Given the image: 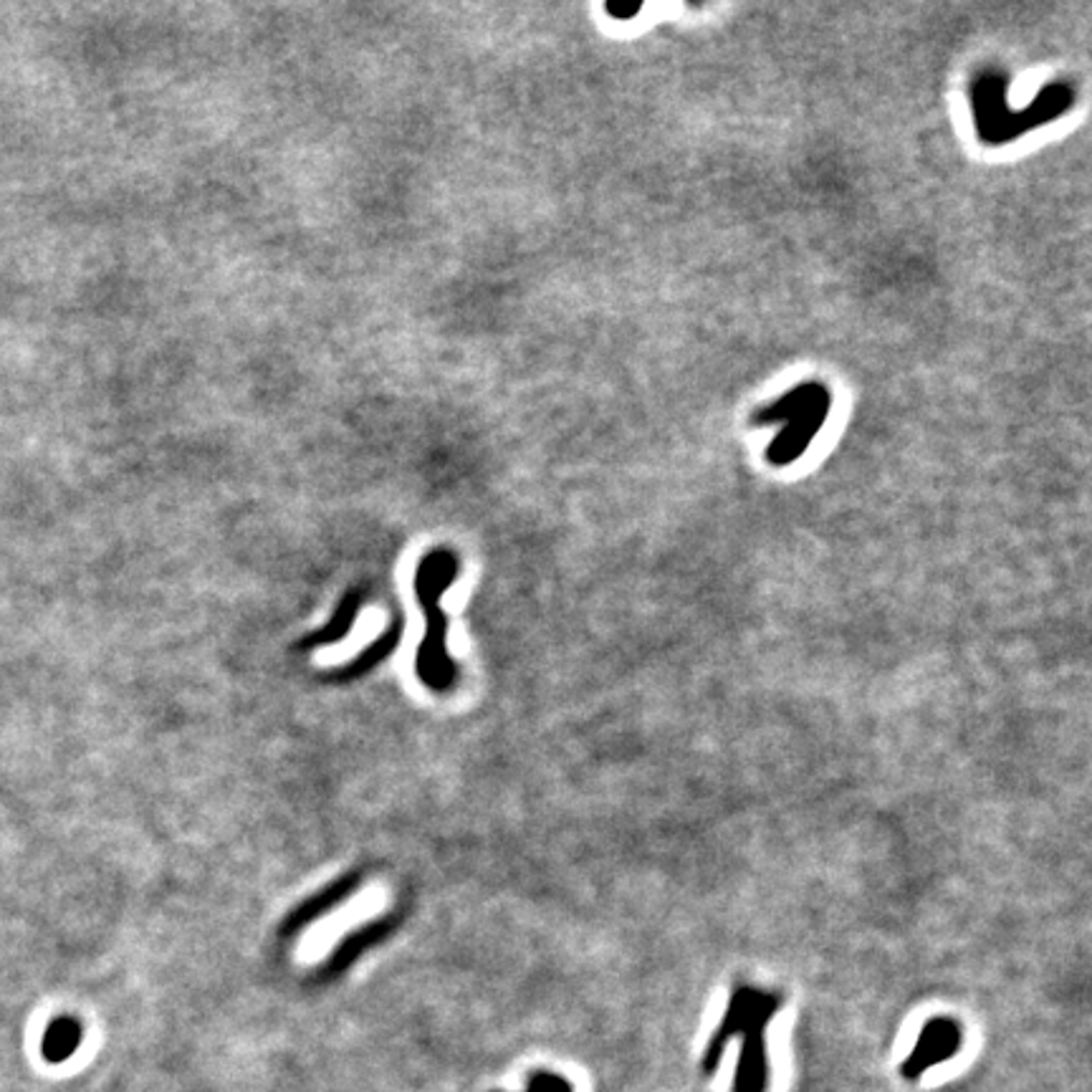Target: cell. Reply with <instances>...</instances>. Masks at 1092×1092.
Returning <instances> with one entry per match:
<instances>
[{
  "instance_id": "8",
  "label": "cell",
  "mask_w": 1092,
  "mask_h": 1092,
  "mask_svg": "<svg viewBox=\"0 0 1092 1092\" xmlns=\"http://www.w3.org/2000/svg\"><path fill=\"white\" fill-rule=\"evenodd\" d=\"M398 641H400V622L394 620L390 628H387L383 635H379L377 641L370 645V648H364L355 660H349L347 665H342V671L336 673L334 678L336 680H351V678H357V675L368 673L370 667H375L379 660H385L394 648H398Z\"/></svg>"
},
{
  "instance_id": "5",
  "label": "cell",
  "mask_w": 1092,
  "mask_h": 1092,
  "mask_svg": "<svg viewBox=\"0 0 1092 1092\" xmlns=\"http://www.w3.org/2000/svg\"><path fill=\"white\" fill-rule=\"evenodd\" d=\"M392 925H394V916L379 918V921L359 925L357 931H351L349 936L334 948L332 959L327 961V966H321V981H332L336 974H342L344 968H347L351 961H355L357 956L364 951V948L375 946L377 940H383L387 933H390Z\"/></svg>"
},
{
  "instance_id": "6",
  "label": "cell",
  "mask_w": 1092,
  "mask_h": 1092,
  "mask_svg": "<svg viewBox=\"0 0 1092 1092\" xmlns=\"http://www.w3.org/2000/svg\"><path fill=\"white\" fill-rule=\"evenodd\" d=\"M359 607H362V592H359V589H351V592L344 594L340 605H336L332 620H329L325 628H319L316 632H312V635H306L304 641L299 643V648L301 650H316V648H325V645H334V643L344 641V637H347L351 632V624H355V620H357Z\"/></svg>"
},
{
  "instance_id": "4",
  "label": "cell",
  "mask_w": 1092,
  "mask_h": 1092,
  "mask_svg": "<svg viewBox=\"0 0 1092 1092\" xmlns=\"http://www.w3.org/2000/svg\"><path fill=\"white\" fill-rule=\"evenodd\" d=\"M359 880H362V873H351V875H347V878H340L329 888L319 890V893H316L314 897H308L306 903H301L299 908L289 916V921L282 925V936L284 938L297 936L301 929H306V925L314 923L316 918L329 914L336 903L347 901V897L357 890Z\"/></svg>"
},
{
  "instance_id": "1",
  "label": "cell",
  "mask_w": 1092,
  "mask_h": 1092,
  "mask_svg": "<svg viewBox=\"0 0 1092 1092\" xmlns=\"http://www.w3.org/2000/svg\"><path fill=\"white\" fill-rule=\"evenodd\" d=\"M458 572L461 562L450 549H433L420 559L415 572V594L426 615V637L415 656V671L435 693H448L458 678V665L448 656V615L441 609V598L456 581Z\"/></svg>"
},
{
  "instance_id": "2",
  "label": "cell",
  "mask_w": 1092,
  "mask_h": 1092,
  "mask_svg": "<svg viewBox=\"0 0 1092 1092\" xmlns=\"http://www.w3.org/2000/svg\"><path fill=\"white\" fill-rule=\"evenodd\" d=\"M772 1004H764L759 1011H742L734 1004V1009L729 1011L721 1030H718L716 1037H723V1034L744 1030L746 1041H744V1054L742 1062H738V1075L734 1092H766L768 1082V1067H766V1054H764V1039H761V1026L766 1024V1019L772 1017Z\"/></svg>"
},
{
  "instance_id": "3",
  "label": "cell",
  "mask_w": 1092,
  "mask_h": 1092,
  "mask_svg": "<svg viewBox=\"0 0 1092 1092\" xmlns=\"http://www.w3.org/2000/svg\"><path fill=\"white\" fill-rule=\"evenodd\" d=\"M959 1041H961L959 1026L951 1022H944V1019H940V1022L925 1026L916 1052L910 1054V1060L903 1065L905 1080H918L921 1073H925V1067L938 1065V1062L953 1058L956 1050H959Z\"/></svg>"
},
{
  "instance_id": "9",
  "label": "cell",
  "mask_w": 1092,
  "mask_h": 1092,
  "mask_svg": "<svg viewBox=\"0 0 1092 1092\" xmlns=\"http://www.w3.org/2000/svg\"><path fill=\"white\" fill-rule=\"evenodd\" d=\"M493 1092H501V1090H493ZM527 1092H574V1088H572L570 1080H564V1077H559L555 1073H546V1069H536V1073H531V1077H529Z\"/></svg>"
},
{
  "instance_id": "7",
  "label": "cell",
  "mask_w": 1092,
  "mask_h": 1092,
  "mask_svg": "<svg viewBox=\"0 0 1092 1092\" xmlns=\"http://www.w3.org/2000/svg\"><path fill=\"white\" fill-rule=\"evenodd\" d=\"M84 1039V1026L78 1024L74 1017H59L54 1019L52 1024L46 1026L41 1041V1054L43 1060L52 1062V1065H61L67 1062L71 1054L78 1050Z\"/></svg>"
}]
</instances>
